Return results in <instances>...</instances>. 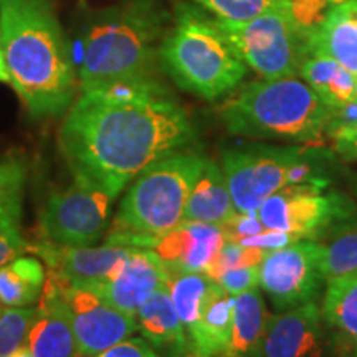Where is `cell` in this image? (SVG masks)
Masks as SVG:
<instances>
[{
	"label": "cell",
	"instance_id": "cell-27",
	"mask_svg": "<svg viewBox=\"0 0 357 357\" xmlns=\"http://www.w3.org/2000/svg\"><path fill=\"white\" fill-rule=\"evenodd\" d=\"M319 261L326 283L357 273V227H349L334 236L331 243L321 245Z\"/></svg>",
	"mask_w": 357,
	"mask_h": 357
},
{
	"label": "cell",
	"instance_id": "cell-8",
	"mask_svg": "<svg viewBox=\"0 0 357 357\" xmlns=\"http://www.w3.org/2000/svg\"><path fill=\"white\" fill-rule=\"evenodd\" d=\"M266 230L284 231L300 240L318 242L323 236L346 230L357 222L354 204L339 192L310 185H287L268 197L258 208Z\"/></svg>",
	"mask_w": 357,
	"mask_h": 357
},
{
	"label": "cell",
	"instance_id": "cell-17",
	"mask_svg": "<svg viewBox=\"0 0 357 357\" xmlns=\"http://www.w3.org/2000/svg\"><path fill=\"white\" fill-rule=\"evenodd\" d=\"M132 247L102 243L100 247H60L43 243L33 247V252L47 261L50 271L68 284H93L106 281L118 270Z\"/></svg>",
	"mask_w": 357,
	"mask_h": 357
},
{
	"label": "cell",
	"instance_id": "cell-20",
	"mask_svg": "<svg viewBox=\"0 0 357 357\" xmlns=\"http://www.w3.org/2000/svg\"><path fill=\"white\" fill-rule=\"evenodd\" d=\"M234 303V294L215 283L197 324L187 333L192 352L205 357L230 356Z\"/></svg>",
	"mask_w": 357,
	"mask_h": 357
},
{
	"label": "cell",
	"instance_id": "cell-10",
	"mask_svg": "<svg viewBox=\"0 0 357 357\" xmlns=\"http://www.w3.org/2000/svg\"><path fill=\"white\" fill-rule=\"evenodd\" d=\"M301 151L300 146L265 144L223 151L220 167L236 212H258L268 197L287 187Z\"/></svg>",
	"mask_w": 357,
	"mask_h": 357
},
{
	"label": "cell",
	"instance_id": "cell-43",
	"mask_svg": "<svg viewBox=\"0 0 357 357\" xmlns=\"http://www.w3.org/2000/svg\"><path fill=\"white\" fill-rule=\"evenodd\" d=\"M344 2H347V0H328V3L329 6H339V3H344Z\"/></svg>",
	"mask_w": 357,
	"mask_h": 357
},
{
	"label": "cell",
	"instance_id": "cell-12",
	"mask_svg": "<svg viewBox=\"0 0 357 357\" xmlns=\"http://www.w3.org/2000/svg\"><path fill=\"white\" fill-rule=\"evenodd\" d=\"M65 298L79 357L100 354L137 331L136 316L111 305L93 284L65 283Z\"/></svg>",
	"mask_w": 357,
	"mask_h": 357
},
{
	"label": "cell",
	"instance_id": "cell-13",
	"mask_svg": "<svg viewBox=\"0 0 357 357\" xmlns=\"http://www.w3.org/2000/svg\"><path fill=\"white\" fill-rule=\"evenodd\" d=\"M26 346L33 357H79L65 281L48 270L40 306L30 326Z\"/></svg>",
	"mask_w": 357,
	"mask_h": 357
},
{
	"label": "cell",
	"instance_id": "cell-40",
	"mask_svg": "<svg viewBox=\"0 0 357 357\" xmlns=\"http://www.w3.org/2000/svg\"><path fill=\"white\" fill-rule=\"evenodd\" d=\"M177 357H205V356L195 354V352H192V351H185L184 354H181V356H177ZM215 357H231V356H215Z\"/></svg>",
	"mask_w": 357,
	"mask_h": 357
},
{
	"label": "cell",
	"instance_id": "cell-21",
	"mask_svg": "<svg viewBox=\"0 0 357 357\" xmlns=\"http://www.w3.org/2000/svg\"><path fill=\"white\" fill-rule=\"evenodd\" d=\"M225 174L212 159H205L187 199L184 220L215 223L223 227L236 215Z\"/></svg>",
	"mask_w": 357,
	"mask_h": 357
},
{
	"label": "cell",
	"instance_id": "cell-34",
	"mask_svg": "<svg viewBox=\"0 0 357 357\" xmlns=\"http://www.w3.org/2000/svg\"><path fill=\"white\" fill-rule=\"evenodd\" d=\"M223 230H225L227 240H234V242H238V240L247 238V236L258 235L266 229L263 227V223L258 218V213H236V215L231 218L230 222H227L223 225Z\"/></svg>",
	"mask_w": 357,
	"mask_h": 357
},
{
	"label": "cell",
	"instance_id": "cell-23",
	"mask_svg": "<svg viewBox=\"0 0 357 357\" xmlns=\"http://www.w3.org/2000/svg\"><path fill=\"white\" fill-rule=\"evenodd\" d=\"M268 312L260 289L253 288L235 296L231 357H263V337Z\"/></svg>",
	"mask_w": 357,
	"mask_h": 357
},
{
	"label": "cell",
	"instance_id": "cell-30",
	"mask_svg": "<svg viewBox=\"0 0 357 357\" xmlns=\"http://www.w3.org/2000/svg\"><path fill=\"white\" fill-rule=\"evenodd\" d=\"M22 200L0 207V268L22 255L26 248L20 229Z\"/></svg>",
	"mask_w": 357,
	"mask_h": 357
},
{
	"label": "cell",
	"instance_id": "cell-19",
	"mask_svg": "<svg viewBox=\"0 0 357 357\" xmlns=\"http://www.w3.org/2000/svg\"><path fill=\"white\" fill-rule=\"evenodd\" d=\"M307 55H323L337 61L357 78V22L349 2L329 8L311 29Z\"/></svg>",
	"mask_w": 357,
	"mask_h": 357
},
{
	"label": "cell",
	"instance_id": "cell-15",
	"mask_svg": "<svg viewBox=\"0 0 357 357\" xmlns=\"http://www.w3.org/2000/svg\"><path fill=\"white\" fill-rule=\"evenodd\" d=\"M169 271L154 250L132 247L129 255L106 281L93 283L111 305L136 316L142 303L166 287Z\"/></svg>",
	"mask_w": 357,
	"mask_h": 357
},
{
	"label": "cell",
	"instance_id": "cell-44",
	"mask_svg": "<svg viewBox=\"0 0 357 357\" xmlns=\"http://www.w3.org/2000/svg\"><path fill=\"white\" fill-rule=\"evenodd\" d=\"M2 306H3V305H2V303H0V314H2V311H3Z\"/></svg>",
	"mask_w": 357,
	"mask_h": 357
},
{
	"label": "cell",
	"instance_id": "cell-35",
	"mask_svg": "<svg viewBox=\"0 0 357 357\" xmlns=\"http://www.w3.org/2000/svg\"><path fill=\"white\" fill-rule=\"evenodd\" d=\"M93 357H162L144 337H128Z\"/></svg>",
	"mask_w": 357,
	"mask_h": 357
},
{
	"label": "cell",
	"instance_id": "cell-28",
	"mask_svg": "<svg viewBox=\"0 0 357 357\" xmlns=\"http://www.w3.org/2000/svg\"><path fill=\"white\" fill-rule=\"evenodd\" d=\"M217 19L248 22L271 10L294 8L293 0H194Z\"/></svg>",
	"mask_w": 357,
	"mask_h": 357
},
{
	"label": "cell",
	"instance_id": "cell-31",
	"mask_svg": "<svg viewBox=\"0 0 357 357\" xmlns=\"http://www.w3.org/2000/svg\"><path fill=\"white\" fill-rule=\"evenodd\" d=\"M268 252L258 247H247V245L236 243L234 240H225L222 245L220 252L205 275L213 280L222 271L230 270V268H245V266H260Z\"/></svg>",
	"mask_w": 357,
	"mask_h": 357
},
{
	"label": "cell",
	"instance_id": "cell-5",
	"mask_svg": "<svg viewBox=\"0 0 357 357\" xmlns=\"http://www.w3.org/2000/svg\"><path fill=\"white\" fill-rule=\"evenodd\" d=\"M205 159L199 151H178L142 171L124 194L106 243L151 248L158 236L177 227Z\"/></svg>",
	"mask_w": 357,
	"mask_h": 357
},
{
	"label": "cell",
	"instance_id": "cell-26",
	"mask_svg": "<svg viewBox=\"0 0 357 357\" xmlns=\"http://www.w3.org/2000/svg\"><path fill=\"white\" fill-rule=\"evenodd\" d=\"M215 287L205 273H174L169 271L166 288L176 311L184 324L185 333H189L200 319L208 296Z\"/></svg>",
	"mask_w": 357,
	"mask_h": 357
},
{
	"label": "cell",
	"instance_id": "cell-46",
	"mask_svg": "<svg viewBox=\"0 0 357 357\" xmlns=\"http://www.w3.org/2000/svg\"><path fill=\"white\" fill-rule=\"evenodd\" d=\"M356 194H357V187H356Z\"/></svg>",
	"mask_w": 357,
	"mask_h": 357
},
{
	"label": "cell",
	"instance_id": "cell-22",
	"mask_svg": "<svg viewBox=\"0 0 357 357\" xmlns=\"http://www.w3.org/2000/svg\"><path fill=\"white\" fill-rule=\"evenodd\" d=\"M298 77L306 84L328 108L333 111L344 108L357 101L356 82L357 78L341 66L337 61L323 55H307L300 66Z\"/></svg>",
	"mask_w": 357,
	"mask_h": 357
},
{
	"label": "cell",
	"instance_id": "cell-29",
	"mask_svg": "<svg viewBox=\"0 0 357 357\" xmlns=\"http://www.w3.org/2000/svg\"><path fill=\"white\" fill-rule=\"evenodd\" d=\"M35 307H7L0 314V357L10 356L26 344L30 326L35 319Z\"/></svg>",
	"mask_w": 357,
	"mask_h": 357
},
{
	"label": "cell",
	"instance_id": "cell-3",
	"mask_svg": "<svg viewBox=\"0 0 357 357\" xmlns=\"http://www.w3.org/2000/svg\"><path fill=\"white\" fill-rule=\"evenodd\" d=\"M169 20L159 0H131L96 15L83 35L82 91L154 78Z\"/></svg>",
	"mask_w": 357,
	"mask_h": 357
},
{
	"label": "cell",
	"instance_id": "cell-37",
	"mask_svg": "<svg viewBox=\"0 0 357 357\" xmlns=\"http://www.w3.org/2000/svg\"><path fill=\"white\" fill-rule=\"evenodd\" d=\"M298 240H300L298 236L284 234V231L265 230L258 235H252V236H247V238L238 240L236 243L247 245V247H258L265 250V252H271V250L288 247V245L298 242Z\"/></svg>",
	"mask_w": 357,
	"mask_h": 357
},
{
	"label": "cell",
	"instance_id": "cell-9",
	"mask_svg": "<svg viewBox=\"0 0 357 357\" xmlns=\"http://www.w3.org/2000/svg\"><path fill=\"white\" fill-rule=\"evenodd\" d=\"M73 177V184L48 197L40 212V230L48 243L89 247L108 234L114 197L95 182Z\"/></svg>",
	"mask_w": 357,
	"mask_h": 357
},
{
	"label": "cell",
	"instance_id": "cell-41",
	"mask_svg": "<svg viewBox=\"0 0 357 357\" xmlns=\"http://www.w3.org/2000/svg\"><path fill=\"white\" fill-rule=\"evenodd\" d=\"M347 2H349V7H351V10H352V15H354V19H356V22H357V0H347Z\"/></svg>",
	"mask_w": 357,
	"mask_h": 357
},
{
	"label": "cell",
	"instance_id": "cell-39",
	"mask_svg": "<svg viewBox=\"0 0 357 357\" xmlns=\"http://www.w3.org/2000/svg\"><path fill=\"white\" fill-rule=\"evenodd\" d=\"M7 357H33V354H32V351H30V347L24 344V346H20L19 349L13 351L12 354L7 356Z\"/></svg>",
	"mask_w": 357,
	"mask_h": 357
},
{
	"label": "cell",
	"instance_id": "cell-18",
	"mask_svg": "<svg viewBox=\"0 0 357 357\" xmlns=\"http://www.w3.org/2000/svg\"><path fill=\"white\" fill-rule=\"evenodd\" d=\"M137 331L162 357H177L190 351L184 324L167 288H160L142 303L136 312Z\"/></svg>",
	"mask_w": 357,
	"mask_h": 357
},
{
	"label": "cell",
	"instance_id": "cell-14",
	"mask_svg": "<svg viewBox=\"0 0 357 357\" xmlns=\"http://www.w3.org/2000/svg\"><path fill=\"white\" fill-rule=\"evenodd\" d=\"M225 240V230L220 225L182 220L172 230L158 236L151 250H154L167 271L205 273Z\"/></svg>",
	"mask_w": 357,
	"mask_h": 357
},
{
	"label": "cell",
	"instance_id": "cell-1",
	"mask_svg": "<svg viewBox=\"0 0 357 357\" xmlns=\"http://www.w3.org/2000/svg\"><path fill=\"white\" fill-rule=\"evenodd\" d=\"M197 142L190 116L154 78L83 91L58 132L73 176L114 199L154 162Z\"/></svg>",
	"mask_w": 357,
	"mask_h": 357
},
{
	"label": "cell",
	"instance_id": "cell-38",
	"mask_svg": "<svg viewBox=\"0 0 357 357\" xmlns=\"http://www.w3.org/2000/svg\"><path fill=\"white\" fill-rule=\"evenodd\" d=\"M0 83L10 84V77H8V71L6 68V61H3L2 48H0Z\"/></svg>",
	"mask_w": 357,
	"mask_h": 357
},
{
	"label": "cell",
	"instance_id": "cell-36",
	"mask_svg": "<svg viewBox=\"0 0 357 357\" xmlns=\"http://www.w3.org/2000/svg\"><path fill=\"white\" fill-rule=\"evenodd\" d=\"M334 151L344 160H357V121L331 131Z\"/></svg>",
	"mask_w": 357,
	"mask_h": 357
},
{
	"label": "cell",
	"instance_id": "cell-11",
	"mask_svg": "<svg viewBox=\"0 0 357 357\" xmlns=\"http://www.w3.org/2000/svg\"><path fill=\"white\" fill-rule=\"evenodd\" d=\"M321 245L312 240H298L288 247L271 250L263 258L260 288L276 311L318 300L326 283L321 273Z\"/></svg>",
	"mask_w": 357,
	"mask_h": 357
},
{
	"label": "cell",
	"instance_id": "cell-2",
	"mask_svg": "<svg viewBox=\"0 0 357 357\" xmlns=\"http://www.w3.org/2000/svg\"><path fill=\"white\" fill-rule=\"evenodd\" d=\"M0 48L10 86L33 118L71 108L79 83L50 0H0Z\"/></svg>",
	"mask_w": 357,
	"mask_h": 357
},
{
	"label": "cell",
	"instance_id": "cell-25",
	"mask_svg": "<svg viewBox=\"0 0 357 357\" xmlns=\"http://www.w3.org/2000/svg\"><path fill=\"white\" fill-rule=\"evenodd\" d=\"M321 316L329 328L336 329L349 342L351 347H357V273L329 281Z\"/></svg>",
	"mask_w": 357,
	"mask_h": 357
},
{
	"label": "cell",
	"instance_id": "cell-7",
	"mask_svg": "<svg viewBox=\"0 0 357 357\" xmlns=\"http://www.w3.org/2000/svg\"><path fill=\"white\" fill-rule=\"evenodd\" d=\"M215 22L245 65L263 79L298 78L312 26L294 8L266 12L248 22L217 17Z\"/></svg>",
	"mask_w": 357,
	"mask_h": 357
},
{
	"label": "cell",
	"instance_id": "cell-16",
	"mask_svg": "<svg viewBox=\"0 0 357 357\" xmlns=\"http://www.w3.org/2000/svg\"><path fill=\"white\" fill-rule=\"evenodd\" d=\"M323 316L316 301L270 316L263 337V357H324Z\"/></svg>",
	"mask_w": 357,
	"mask_h": 357
},
{
	"label": "cell",
	"instance_id": "cell-6",
	"mask_svg": "<svg viewBox=\"0 0 357 357\" xmlns=\"http://www.w3.org/2000/svg\"><path fill=\"white\" fill-rule=\"evenodd\" d=\"M159 61L178 88L207 101L234 91L248 71L215 17L192 6L177 7L174 26L160 42Z\"/></svg>",
	"mask_w": 357,
	"mask_h": 357
},
{
	"label": "cell",
	"instance_id": "cell-4",
	"mask_svg": "<svg viewBox=\"0 0 357 357\" xmlns=\"http://www.w3.org/2000/svg\"><path fill=\"white\" fill-rule=\"evenodd\" d=\"M220 116L236 136L301 144L321 141L333 124V109L298 78L250 83L223 105Z\"/></svg>",
	"mask_w": 357,
	"mask_h": 357
},
{
	"label": "cell",
	"instance_id": "cell-42",
	"mask_svg": "<svg viewBox=\"0 0 357 357\" xmlns=\"http://www.w3.org/2000/svg\"><path fill=\"white\" fill-rule=\"evenodd\" d=\"M342 357H357V347H351V349H347Z\"/></svg>",
	"mask_w": 357,
	"mask_h": 357
},
{
	"label": "cell",
	"instance_id": "cell-32",
	"mask_svg": "<svg viewBox=\"0 0 357 357\" xmlns=\"http://www.w3.org/2000/svg\"><path fill=\"white\" fill-rule=\"evenodd\" d=\"M26 181L25 164L19 159L0 162V207L24 199Z\"/></svg>",
	"mask_w": 357,
	"mask_h": 357
},
{
	"label": "cell",
	"instance_id": "cell-45",
	"mask_svg": "<svg viewBox=\"0 0 357 357\" xmlns=\"http://www.w3.org/2000/svg\"><path fill=\"white\" fill-rule=\"evenodd\" d=\"M356 96H357V82H356Z\"/></svg>",
	"mask_w": 357,
	"mask_h": 357
},
{
	"label": "cell",
	"instance_id": "cell-33",
	"mask_svg": "<svg viewBox=\"0 0 357 357\" xmlns=\"http://www.w3.org/2000/svg\"><path fill=\"white\" fill-rule=\"evenodd\" d=\"M212 281L220 284L227 293L236 296V294L260 287V266L230 268L217 275Z\"/></svg>",
	"mask_w": 357,
	"mask_h": 357
},
{
	"label": "cell",
	"instance_id": "cell-24",
	"mask_svg": "<svg viewBox=\"0 0 357 357\" xmlns=\"http://www.w3.org/2000/svg\"><path fill=\"white\" fill-rule=\"evenodd\" d=\"M45 270L37 258L19 257L0 268V303L7 307H26L40 300Z\"/></svg>",
	"mask_w": 357,
	"mask_h": 357
}]
</instances>
